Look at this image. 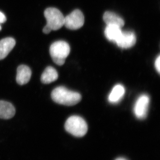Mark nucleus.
<instances>
[{
    "mask_svg": "<svg viewBox=\"0 0 160 160\" xmlns=\"http://www.w3.org/2000/svg\"><path fill=\"white\" fill-rule=\"evenodd\" d=\"M51 96L56 103L66 106H74L82 99V96L79 93L69 90L64 86L55 88L52 92Z\"/></svg>",
    "mask_w": 160,
    "mask_h": 160,
    "instance_id": "f257e3e1",
    "label": "nucleus"
},
{
    "mask_svg": "<svg viewBox=\"0 0 160 160\" xmlns=\"http://www.w3.org/2000/svg\"><path fill=\"white\" fill-rule=\"evenodd\" d=\"M47 24L44 27L43 32L48 34L52 30H57L64 26L65 17L59 9L55 8H48L44 12Z\"/></svg>",
    "mask_w": 160,
    "mask_h": 160,
    "instance_id": "f03ea898",
    "label": "nucleus"
},
{
    "mask_svg": "<svg viewBox=\"0 0 160 160\" xmlns=\"http://www.w3.org/2000/svg\"><path fill=\"white\" fill-rule=\"evenodd\" d=\"M70 48L68 43L59 41L52 43L49 48V52L53 62L58 66H62L70 53Z\"/></svg>",
    "mask_w": 160,
    "mask_h": 160,
    "instance_id": "7ed1b4c3",
    "label": "nucleus"
},
{
    "mask_svg": "<svg viewBox=\"0 0 160 160\" xmlns=\"http://www.w3.org/2000/svg\"><path fill=\"white\" fill-rule=\"evenodd\" d=\"M66 131L76 137H82L88 131V126L85 120L78 116L70 117L65 123Z\"/></svg>",
    "mask_w": 160,
    "mask_h": 160,
    "instance_id": "20e7f679",
    "label": "nucleus"
},
{
    "mask_svg": "<svg viewBox=\"0 0 160 160\" xmlns=\"http://www.w3.org/2000/svg\"><path fill=\"white\" fill-rule=\"evenodd\" d=\"M85 22L84 15L81 10L76 9L65 17L64 26L67 29L77 30L83 26Z\"/></svg>",
    "mask_w": 160,
    "mask_h": 160,
    "instance_id": "39448f33",
    "label": "nucleus"
},
{
    "mask_svg": "<svg viewBox=\"0 0 160 160\" xmlns=\"http://www.w3.org/2000/svg\"><path fill=\"white\" fill-rule=\"evenodd\" d=\"M150 102L149 96L142 94L138 98L134 106L135 115L139 119H144L146 117Z\"/></svg>",
    "mask_w": 160,
    "mask_h": 160,
    "instance_id": "423d86ee",
    "label": "nucleus"
},
{
    "mask_svg": "<svg viewBox=\"0 0 160 160\" xmlns=\"http://www.w3.org/2000/svg\"><path fill=\"white\" fill-rule=\"evenodd\" d=\"M136 42V36L133 32L122 31L121 35L116 41L117 46L122 49H129L134 46Z\"/></svg>",
    "mask_w": 160,
    "mask_h": 160,
    "instance_id": "0eeeda50",
    "label": "nucleus"
},
{
    "mask_svg": "<svg viewBox=\"0 0 160 160\" xmlns=\"http://www.w3.org/2000/svg\"><path fill=\"white\" fill-rule=\"evenodd\" d=\"M31 75L32 71L29 67L26 65H21L17 69V82L19 85H25L30 81Z\"/></svg>",
    "mask_w": 160,
    "mask_h": 160,
    "instance_id": "6e6552de",
    "label": "nucleus"
},
{
    "mask_svg": "<svg viewBox=\"0 0 160 160\" xmlns=\"http://www.w3.org/2000/svg\"><path fill=\"white\" fill-rule=\"evenodd\" d=\"M16 41L13 38H6L0 41V60L5 58L14 48Z\"/></svg>",
    "mask_w": 160,
    "mask_h": 160,
    "instance_id": "1a4fd4ad",
    "label": "nucleus"
},
{
    "mask_svg": "<svg viewBox=\"0 0 160 160\" xmlns=\"http://www.w3.org/2000/svg\"><path fill=\"white\" fill-rule=\"evenodd\" d=\"M14 106L9 102L0 101V118L9 119L15 114Z\"/></svg>",
    "mask_w": 160,
    "mask_h": 160,
    "instance_id": "9d476101",
    "label": "nucleus"
},
{
    "mask_svg": "<svg viewBox=\"0 0 160 160\" xmlns=\"http://www.w3.org/2000/svg\"><path fill=\"white\" fill-rule=\"evenodd\" d=\"M103 20L107 25H115L122 28L125 22L122 18L112 12L107 11L103 15Z\"/></svg>",
    "mask_w": 160,
    "mask_h": 160,
    "instance_id": "9b49d317",
    "label": "nucleus"
},
{
    "mask_svg": "<svg viewBox=\"0 0 160 160\" xmlns=\"http://www.w3.org/2000/svg\"><path fill=\"white\" fill-rule=\"evenodd\" d=\"M122 30L121 27L115 25H107L105 30V36L110 42L115 43L119 38Z\"/></svg>",
    "mask_w": 160,
    "mask_h": 160,
    "instance_id": "f8f14e48",
    "label": "nucleus"
},
{
    "mask_svg": "<svg viewBox=\"0 0 160 160\" xmlns=\"http://www.w3.org/2000/svg\"><path fill=\"white\" fill-rule=\"evenodd\" d=\"M58 77V72L51 66L46 68L41 76V82L43 84H48L54 82Z\"/></svg>",
    "mask_w": 160,
    "mask_h": 160,
    "instance_id": "ddd939ff",
    "label": "nucleus"
},
{
    "mask_svg": "<svg viewBox=\"0 0 160 160\" xmlns=\"http://www.w3.org/2000/svg\"><path fill=\"white\" fill-rule=\"evenodd\" d=\"M125 93L124 86L121 84H118L112 88L108 97V101L111 103H116L122 99Z\"/></svg>",
    "mask_w": 160,
    "mask_h": 160,
    "instance_id": "4468645a",
    "label": "nucleus"
},
{
    "mask_svg": "<svg viewBox=\"0 0 160 160\" xmlns=\"http://www.w3.org/2000/svg\"><path fill=\"white\" fill-rule=\"evenodd\" d=\"M155 67L158 72L160 73V56L159 55L157 58L155 62Z\"/></svg>",
    "mask_w": 160,
    "mask_h": 160,
    "instance_id": "2eb2a0df",
    "label": "nucleus"
},
{
    "mask_svg": "<svg viewBox=\"0 0 160 160\" xmlns=\"http://www.w3.org/2000/svg\"><path fill=\"white\" fill-rule=\"evenodd\" d=\"M6 18L5 14L3 12H0V30L2 29V27L1 26V24L4 23L6 22Z\"/></svg>",
    "mask_w": 160,
    "mask_h": 160,
    "instance_id": "dca6fc26",
    "label": "nucleus"
},
{
    "mask_svg": "<svg viewBox=\"0 0 160 160\" xmlns=\"http://www.w3.org/2000/svg\"><path fill=\"white\" fill-rule=\"evenodd\" d=\"M115 160H128L124 158H117Z\"/></svg>",
    "mask_w": 160,
    "mask_h": 160,
    "instance_id": "f3484780",
    "label": "nucleus"
}]
</instances>
